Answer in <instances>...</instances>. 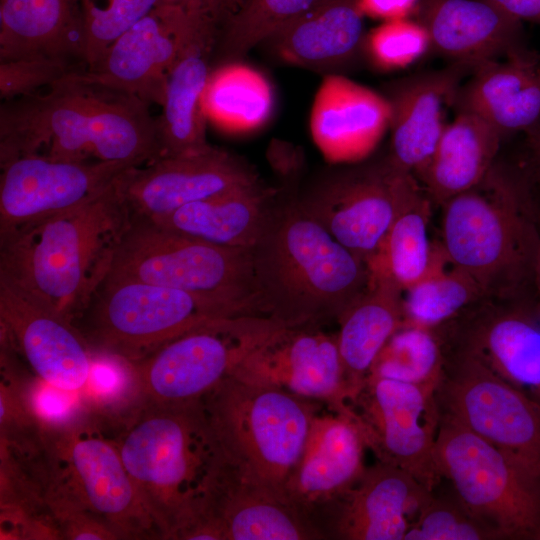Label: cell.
I'll return each instance as SVG.
<instances>
[{
  "instance_id": "cell-1",
  "label": "cell",
  "mask_w": 540,
  "mask_h": 540,
  "mask_svg": "<svg viewBox=\"0 0 540 540\" xmlns=\"http://www.w3.org/2000/svg\"><path fill=\"white\" fill-rule=\"evenodd\" d=\"M79 69L45 92L2 101L0 165L22 156L145 165L160 157L156 117L140 98Z\"/></svg>"
},
{
  "instance_id": "cell-2",
  "label": "cell",
  "mask_w": 540,
  "mask_h": 540,
  "mask_svg": "<svg viewBox=\"0 0 540 540\" xmlns=\"http://www.w3.org/2000/svg\"><path fill=\"white\" fill-rule=\"evenodd\" d=\"M279 188L251 248L260 314L280 326H316L340 315L368 287L366 263Z\"/></svg>"
},
{
  "instance_id": "cell-3",
  "label": "cell",
  "mask_w": 540,
  "mask_h": 540,
  "mask_svg": "<svg viewBox=\"0 0 540 540\" xmlns=\"http://www.w3.org/2000/svg\"><path fill=\"white\" fill-rule=\"evenodd\" d=\"M120 176L90 202L0 236V280L72 322L106 277L131 220Z\"/></svg>"
},
{
  "instance_id": "cell-4",
  "label": "cell",
  "mask_w": 540,
  "mask_h": 540,
  "mask_svg": "<svg viewBox=\"0 0 540 540\" xmlns=\"http://www.w3.org/2000/svg\"><path fill=\"white\" fill-rule=\"evenodd\" d=\"M443 206L440 245L448 262L486 293L518 294L533 286L539 230L535 200L508 168L495 162L475 187Z\"/></svg>"
},
{
  "instance_id": "cell-5",
  "label": "cell",
  "mask_w": 540,
  "mask_h": 540,
  "mask_svg": "<svg viewBox=\"0 0 540 540\" xmlns=\"http://www.w3.org/2000/svg\"><path fill=\"white\" fill-rule=\"evenodd\" d=\"M117 447L161 538L177 539L219 459L202 401L143 409Z\"/></svg>"
},
{
  "instance_id": "cell-6",
  "label": "cell",
  "mask_w": 540,
  "mask_h": 540,
  "mask_svg": "<svg viewBox=\"0 0 540 540\" xmlns=\"http://www.w3.org/2000/svg\"><path fill=\"white\" fill-rule=\"evenodd\" d=\"M201 401L219 457L285 499L318 402L232 375Z\"/></svg>"
},
{
  "instance_id": "cell-7",
  "label": "cell",
  "mask_w": 540,
  "mask_h": 540,
  "mask_svg": "<svg viewBox=\"0 0 540 540\" xmlns=\"http://www.w3.org/2000/svg\"><path fill=\"white\" fill-rule=\"evenodd\" d=\"M106 277L184 291L224 318L262 317L251 249L224 247L131 218Z\"/></svg>"
},
{
  "instance_id": "cell-8",
  "label": "cell",
  "mask_w": 540,
  "mask_h": 540,
  "mask_svg": "<svg viewBox=\"0 0 540 540\" xmlns=\"http://www.w3.org/2000/svg\"><path fill=\"white\" fill-rule=\"evenodd\" d=\"M224 318L178 289L105 277L73 318L92 355L139 361L164 344Z\"/></svg>"
},
{
  "instance_id": "cell-9",
  "label": "cell",
  "mask_w": 540,
  "mask_h": 540,
  "mask_svg": "<svg viewBox=\"0 0 540 540\" xmlns=\"http://www.w3.org/2000/svg\"><path fill=\"white\" fill-rule=\"evenodd\" d=\"M440 413L434 464L459 501L501 539H528L540 522V482L501 450Z\"/></svg>"
},
{
  "instance_id": "cell-10",
  "label": "cell",
  "mask_w": 540,
  "mask_h": 540,
  "mask_svg": "<svg viewBox=\"0 0 540 540\" xmlns=\"http://www.w3.org/2000/svg\"><path fill=\"white\" fill-rule=\"evenodd\" d=\"M329 167L297 192L300 208L339 243L367 263L379 250L395 218L422 187L389 152Z\"/></svg>"
},
{
  "instance_id": "cell-11",
  "label": "cell",
  "mask_w": 540,
  "mask_h": 540,
  "mask_svg": "<svg viewBox=\"0 0 540 540\" xmlns=\"http://www.w3.org/2000/svg\"><path fill=\"white\" fill-rule=\"evenodd\" d=\"M277 325L257 316L226 319L179 336L132 362L142 410L202 400Z\"/></svg>"
},
{
  "instance_id": "cell-12",
  "label": "cell",
  "mask_w": 540,
  "mask_h": 540,
  "mask_svg": "<svg viewBox=\"0 0 540 540\" xmlns=\"http://www.w3.org/2000/svg\"><path fill=\"white\" fill-rule=\"evenodd\" d=\"M445 413L501 450L540 482V404L462 351L435 392Z\"/></svg>"
},
{
  "instance_id": "cell-13",
  "label": "cell",
  "mask_w": 540,
  "mask_h": 540,
  "mask_svg": "<svg viewBox=\"0 0 540 540\" xmlns=\"http://www.w3.org/2000/svg\"><path fill=\"white\" fill-rule=\"evenodd\" d=\"M435 392L411 383L368 377L347 403L377 460L409 472L430 490L440 478L433 456L440 419Z\"/></svg>"
},
{
  "instance_id": "cell-14",
  "label": "cell",
  "mask_w": 540,
  "mask_h": 540,
  "mask_svg": "<svg viewBox=\"0 0 540 540\" xmlns=\"http://www.w3.org/2000/svg\"><path fill=\"white\" fill-rule=\"evenodd\" d=\"M315 540L314 525L287 500L220 457L178 540Z\"/></svg>"
},
{
  "instance_id": "cell-15",
  "label": "cell",
  "mask_w": 540,
  "mask_h": 540,
  "mask_svg": "<svg viewBox=\"0 0 540 540\" xmlns=\"http://www.w3.org/2000/svg\"><path fill=\"white\" fill-rule=\"evenodd\" d=\"M0 166V236L90 202L134 167L125 162H69L36 155Z\"/></svg>"
},
{
  "instance_id": "cell-16",
  "label": "cell",
  "mask_w": 540,
  "mask_h": 540,
  "mask_svg": "<svg viewBox=\"0 0 540 540\" xmlns=\"http://www.w3.org/2000/svg\"><path fill=\"white\" fill-rule=\"evenodd\" d=\"M259 181L258 172L243 157L211 145L197 153L161 156L131 167L120 176L119 185L131 218L157 219Z\"/></svg>"
},
{
  "instance_id": "cell-17",
  "label": "cell",
  "mask_w": 540,
  "mask_h": 540,
  "mask_svg": "<svg viewBox=\"0 0 540 540\" xmlns=\"http://www.w3.org/2000/svg\"><path fill=\"white\" fill-rule=\"evenodd\" d=\"M232 376L347 409L348 391L336 334L316 326L277 325L240 360Z\"/></svg>"
},
{
  "instance_id": "cell-18",
  "label": "cell",
  "mask_w": 540,
  "mask_h": 540,
  "mask_svg": "<svg viewBox=\"0 0 540 540\" xmlns=\"http://www.w3.org/2000/svg\"><path fill=\"white\" fill-rule=\"evenodd\" d=\"M65 464L63 477L78 500L116 539L161 536L139 497L118 447L103 438L93 423L65 435L57 444Z\"/></svg>"
},
{
  "instance_id": "cell-19",
  "label": "cell",
  "mask_w": 540,
  "mask_h": 540,
  "mask_svg": "<svg viewBox=\"0 0 540 540\" xmlns=\"http://www.w3.org/2000/svg\"><path fill=\"white\" fill-rule=\"evenodd\" d=\"M431 496L432 490L409 472L378 461L320 507L311 522L323 539L404 540Z\"/></svg>"
},
{
  "instance_id": "cell-20",
  "label": "cell",
  "mask_w": 540,
  "mask_h": 540,
  "mask_svg": "<svg viewBox=\"0 0 540 540\" xmlns=\"http://www.w3.org/2000/svg\"><path fill=\"white\" fill-rule=\"evenodd\" d=\"M204 16L208 15L159 5L120 35L93 66L82 70V75L149 105L162 106L181 47Z\"/></svg>"
},
{
  "instance_id": "cell-21",
  "label": "cell",
  "mask_w": 540,
  "mask_h": 540,
  "mask_svg": "<svg viewBox=\"0 0 540 540\" xmlns=\"http://www.w3.org/2000/svg\"><path fill=\"white\" fill-rule=\"evenodd\" d=\"M0 320L2 336L37 377L67 392L82 390L90 375L92 354L69 319L0 280Z\"/></svg>"
},
{
  "instance_id": "cell-22",
  "label": "cell",
  "mask_w": 540,
  "mask_h": 540,
  "mask_svg": "<svg viewBox=\"0 0 540 540\" xmlns=\"http://www.w3.org/2000/svg\"><path fill=\"white\" fill-rule=\"evenodd\" d=\"M476 68L454 62L382 86L390 110L389 154L400 168L417 177L424 170L447 125L445 108L453 107L457 91Z\"/></svg>"
},
{
  "instance_id": "cell-23",
  "label": "cell",
  "mask_w": 540,
  "mask_h": 540,
  "mask_svg": "<svg viewBox=\"0 0 540 540\" xmlns=\"http://www.w3.org/2000/svg\"><path fill=\"white\" fill-rule=\"evenodd\" d=\"M357 0H325L268 37L272 60L320 75H347L362 64L366 35Z\"/></svg>"
},
{
  "instance_id": "cell-24",
  "label": "cell",
  "mask_w": 540,
  "mask_h": 540,
  "mask_svg": "<svg viewBox=\"0 0 540 540\" xmlns=\"http://www.w3.org/2000/svg\"><path fill=\"white\" fill-rule=\"evenodd\" d=\"M366 448L349 406L344 411L317 413L301 457L285 485V499L311 522L320 507L362 475Z\"/></svg>"
},
{
  "instance_id": "cell-25",
  "label": "cell",
  "mask_w": 540,
  "mask_h": 540,
  "mask_svg": "<svg viewBox=\"0 0 540 540\" xmlns=\"http://www.w3.org/2000/svg\"><path fill=\"white\" fill-rule=\"evenodd\" d=\"M414 17L450 63L479 67L528 48L523 22L487 0H420Z\"/></svg>"
},
{
  "instance_id": "cell-26",
  "label": "cell",
  "mask_w": 540,
  "mask_h": 540,
  "mask_svg": "<svg viewBox=\"0 0 540 540\" xmlns=\"http://www.w3.org/2000/svg\"><path fill=\"white\" fill-rule=\"evenodd\" d=\"M390 110L381 93L346 75L324 76L310 112V133L332 164L367 158L389 129Z\"/></svg>"
},
{
  "instance_id": "cell-27",
  "label": "cell",
  "mask_w": 540,
  "mask_h": 540,
  "mask_svg": "<svg viewBox=\"0 0 540 540\" xmlns=\"http://www.w3.org/2000/svg\"><path fill=\"white\" fill-rule=\"evenodd\" d=\"M219 29V20L201 17L181 47L156 117L160 156L197 153L211 146L206 137L204 97Z\"/></svg>"
},
{
  "instance_id": "cell-28",
  "label": "cell",
  "mask_w": 540,
  "mask_h": 540,
  "mask_svg": "<svg viewBox=\"0 0 540 540\" xmlns=\"http://www.w3.org/2000/svg\"><path fill=\"white\" fill-rule=\"evenodd\" d=\"M456 113H472L504 138L540 124V56L529 48L480 65L462 83Z\"/></svg>"
},
{
  "instance_id": "cell-29",
  "label": "cell",
  "mask_w": 540,
  "mask_h": 540,
  "mask_svg": "<svg viewBox=\"0 0 540 540\" xmlns=\"http://www.w3.org/2000/svg\"><path fill=\"white\" fill-rule=\"evenodd\" d=\"M540 404V302L519 301L478 321L464 350Z\"/></svg>"
},
{
  "instance_id": "cell-30",
  "label": "cell",
  "mask_w": 540,
  "mask_h": 540,
  "mask_svg": "<svg viewBox=\"0 0 540 540\" xmlns=\"http://www.w3.org/2000/svg\"><path fill=\"white\" fill-rule=\"evenodd\" d=\"M32 57L86 67L80 0H0V61Z\"/></svg>"
},
{
  "instance_id": "cell-31",
  "label": "cell",
  "mask_w": 540,
  "mask_h": 540,
  "mask_svg": "<svg viewBox=\"0 0 540 540\" xmlns=\"http://www.w3.org/2000/svg\"><path fill=\"white\" fill-rule=\"evenodd\" d=\"M279 187L262 180L182 206L154 224L211 244L251 249L264 226ZM143 219V218H142Z\"/></svg>"
},
{
  "instance_id": "cell-32",
  "label": "cell",
  "mask_w": 540,
  "mask_h": 540,
  "mask_svg": "<svg viewBox=\"0 0 540 540\" xmlns=\"http://www.w3.org/2000/svg\"><path fill=\"white\" fill-rule=\"evenodd\" d=\"M403 292L381 277L340 315L337 345L351 401L360 391L378 354L403 325Z\"/></svg>"
},
{
  "instance_id": "cell-33",
  "label": "cell",
  "mask_w": 540,
  "mask_h": 540,
  "mask_svg": "<svg viewBox=\"0 0 540 540\" xmlns=\"http://www.w3.org/2000/svg\"><path fill=\"white\" fill-rule=\"evenodd\" d=\"M502 141L501 134L482 118L457 113L418 176L430 200L442 205L478 185L493 168Z\"/></svg>"
},
{
  "instance_id": "cell-34",
  "label": "cell",
  "mask_w": 540,
  "mask_h": 540,
  "mask_svg": "<svg viewBox=\"0 0 540 540\" xmlns=\"http://www.w3.org/2000/svg\"><path fill=\"white\" fill-rule=\"evenodd\" d=\"M431 200L419 189L398 213L377 253L366 263L370 277L392 282L402 292L447 262L440 242H431Z\"/></svg>"
},
{
  "instance_id": "cell-35",
  "label": "cell",
  "mask_w": 540,
  "mask_h": 540,
  "mask_svg": "<svg viewBox=\"0 0 540 540\" xmlns=\"http://www.w3.org/2000/svg\"><path fill=\"white\" fill-rule=\"evenodd\" d=\"M204 105L208 119L232 131L249 132L270 117L273 95L263 75L240 61L212 70Z\"/></svg>"
},
{
  "instance_id": "cell-36",
  "label": "cell",
  "mask_w": 540,
  "mask_h": 540,
  "mask_svg": "<svg viewBox=\"0 0 540 540\" xmlns=\"http://www.w3.org/2000/svg\"><path fill=\"white\" fill-rule=\"evenodd\" d=\"M325 0H245L219 29L212 70L240 62L253 48Z\"/></svg>"
},
{
  "instance_id": "cell-37",
  "label": "cell",
  "mask_w": 540,
  "mask_h": 540,
  "mask_svg": "<svg viewBox=\"0 0 540 540\" xmlns=\"http://www.w3.org/2000/svg\"><path fill=\"white\" fill-rule=\"evenodd\" d=\"M485 294L475 278L447 261L403 292V325L435 330Z\"/></svg>"
},
{
  "instance_id": "cell-38",
  "label": "cell",
  "mask_w": 540,
  "mask_h": 540,
  "mask_svg": "<svg viewBox=\"0 0 540 540\" xmlns=\"http://www.w3.org/2000/svg\"><path fill=\"white\" fill-rule=\"evenodd\" d=\"M444 366L442 344L434 329L402 325L378 354L368 377L388 378L436 390Z\"/></svg>"
},
{
  "instance_id": "cell-39",
  "label": "cell",
  "mask_w": 540,
  "mask_h": 540,
  "mask_svg": "<svg viewBox=\"0 0 540 540\" xmlns=\"http://www.w3.org/2000/svg\"><path fill=\"white\" fill-rule=\"evenodd\" d=\"M429 51L430 37L419 21L394 19L366 32L363 61L375 71L393 72L413 65Z\"/></svg>"
},
{
  "instance_id": "cell-40",
  "label": "cell",
  "mask_w": 540,
  "mask_h": 540,
  "mask_svg": "<svg viewBox=\"0 0 540 540\" xmlns=\"http://www.w3.org/2000/svg\"><path fill=\"white\" fill-rule=\"evenodd\" d=\"M80 1L85 29L86 68L93 66L120 35L161 5L160 0Z\"/></svg>"
},
{
  "instance_id": "cell-41",
  "label": "cell",
  "mask_w": 540,
  "mask_h": 540,
  "mask_svg": "<svg viewBox=\"0 0 540 540\" xmlns=\"http://www.w3.org/2000/svg\"><path fill=\"white\" fill-rule=\"evenodd\" d=\"M501 539L499 533L484 523L455 498L433 495L411 522L404 540H489Z\"/></svg>"
},
{
  "instance_id": "cell-42",
  "label": "cell",
  "mask_w": 540,
  "mask_h": 540,
  "mask_svg": "<svg viewBox=\"0 0 540 540\" xmlns=\"http://www.w3.org/2000/svg\"><path fill=\"white\" fill-rule=\"evenodd\" d=\"M85 68L68 60L45 57L0 61V97L6 101L34 94Z\"/></svg>"
},
{
  "instance_id": "cell-43",
  "label": "cell",
  "mask_w": 540,
  "mask_h": 540,
  "mask_svg": "<svg viewBox=\"0 0 540 540\" xmlns=\"http://www.w3.org/2000/svg\"><path fill=\"white\" fill-rule=\"evenodd\" d=\"M420 0H357L366 17L383 21L412 18L415 16Z\"/></svg>"
},
{
  "instance_id": "cell-44",
  "label": "cell",
  "mask_w": 540,
  "mask_h": 540,
  "mask_svg": "<svg viewBox=\"0 0 540 540\" xmlns=\"http://www.w3.org/2000/svg\"><path fill=\"white\" fill-rule=\"evenodd\" d=\"M524 135V170H512L526 186L533 187L540 185V124Z\"/></svg>"
},
{
  "instance_id": "cell-45",
  "label": "cell",
  "mask_w": 540,
  "mask_h": 540,
  "mask_svg": "<svg viewBox=\"0 0 540 540\" xmlns=\"http://www.w3.org/2000/svg\"><path fill=\"white\" fill-rule=\"evenodd\" d=\"M510 16L540 24V0H487Z\"/></svg>"
},
{
  "instance_id": "cell-46",
  "label": "cell",
  "mask_w": 540,
  "mask_h": 540,
  "mask_svg": "<svg viewBox=\"0 0 540 540\" xmlns=\"http://www.w3.org/2000/svg\"><path fill=\"white\" fill-rule=\"evenodd\" d=\"M161 5H170L188 12L204 14L220 21L224 19L223 0H160Z\"/></svg>"
},
{
  "instance_id": "cell-47",
  "label": "cell",
  "mask_w": 540,
  "mask_h": 540,
  "mask_svg": "<svg viewBox=\"0 0 540 540\" xmlns=\"http://www.w3.org/2000/svg\"><path fill=\"white\" fill-rule=\"evenodd\" d=\"M536 217L539 230V244L534 268L533 286L537 299L540 302V207L536 204Z\"/></svg>"
},
{
  "instance_id": "cell-48",
  "label": "cell",
  "mask_w": 540,
  "mask_h": 540,
  "mask_svg": "<svg viewBox=\"0 0 540 540\" xmlns=\"http://www.w3.org/2000/svg\"><path fill=\"white\" fill-rule=\"evenodd\" d=\"M245 0H223L224 3V19L222 23L231 15H233L242 6ZM221 23V24H222Z\"/></svg>"
},
{
  "instance_id": "cell-49",
  "label": "cell",
  "mask_w": 540,
  "mask_h": 540,
  "mask_svg": "<svg viewBox=\"0 0 540 540\" xmlns=\"http://www.w3.org/2000/svg\"><path fill=\"white\" fill-rule=\"evenodd\" d=\"M529 540H540V522L536 528L532 531Z\"/></svg>"
}]
</instances>
